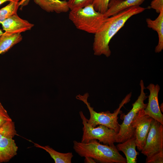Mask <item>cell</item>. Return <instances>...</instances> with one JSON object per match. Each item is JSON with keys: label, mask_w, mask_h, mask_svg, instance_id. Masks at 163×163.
Listing matches in <instances>:
<instances>
[{"label": "cell", "mask_w": 163, "mask_h": 163, "mask_svg": "<svg viewBox=\"0 0 163 163\" xmlns=\"http://www.w3.org/2000/svg\"><path fill=\"white\" fill-rule=\"evenodd\" d=\"M18 147L12 138L0 139V163L9 161L17 154Z\"/></svg>", "instance_id": "11"}, {"label": "cell", "mask_w": 163, "mask_h": 163, "mask_svg": "<svg viewBox=\"0 0 163 163\" xmlns=\"http://www.w3.org/2000/svg\"><path fill=\"white\" fill-rule=\"evenodd\" d=\"M73 143L74 150L81 157H90L102 163H126L115 145L102 144L96 139L86 143L75 140Z\"/></svg>", "instance_id": "2"}, {"label": "cell", "mask_w": 163, "mask_h": 163, "mask_svg": "<svg viewBox=\"0 0 163 163\" xmlns=\"http://www.w3.org/2000/svg\"><path fill=\"white\" fill-rule=\"evenodd\" d=\"M131 96V92L128 94L120 103L118 107L113 113H110L109 111L98 113L94 111L88 101L89 96L88 93L83 95L79 94L76 96V98L83 101L86 105L90 114L89 119H87V122L90 125L94 127L100 125H103L113 129L118 133L120 129L119 124L117 122L118 115L121 113L122 107L130 101Z\"/></svg>", "instance_id": "4"}, {"label": "cell", "mask_w": 163, "mask_h": 163, "mask_svg": "<svg viewBox=\"0 0 163 163\" xmlns=\"http://www.w3.org/2000/svg\"><path fill=\"white\" fill-rule=\"evenodd\" d=\"M141 152L147 157L145 161L155 155L163 154V125L154 119Z\"/></svg>", "instance_id": "7"}, {"label": "cell", "mask_w": 163, "mask_h": 163, "mask_svg": "<svg viewBox=\"0 0 163 163\" xmlns=\"http://www.w3.org/2000/svg\"><path fill=\"white\" fill-rule=\"evenodd\" d=\"M16 135L14 123L12 120L7 121L0 126V139L5 137L13 138Z\"/></svg>", "instance_id": "19"}, {"label": "cell", "mask_w": 163, "mask_h": 163, "mask_svg": "<svg viewBox=\"0 0 163 163\" xmlns=\"http://www.w3.org/2000/svg\"><path fill=\"white\" fill-rule=\"evenodd\" d=\"M11 120H12L7 110L0 102V126L7 121Z\"/></svg>", "instance_id": "22"}, {"label": "cell", "mask_w": 163, "mask_h": 163, "mask_svg": "<svg viewBox=\"0 0 163 163\" xmlns=\"http://www.w3.org/2000/svg\"><path fill=\"white\" fill-rule=\"evenodd\" d=\"M35 146L43 149L47 152L51 157L54 160L55 163H71L73 155L72 152L63 153L58 152L48 145L41 146L39 144L34 143L31 140Z\"/></svg>", "instance_id": "16"}, {"label": "cell", "mask_w": 163, "mask_h": 163, "mask_svg": "<svg viewBox=\"0 0 163 163\" xmlns=\"http://www.w3.org/2000/svg\"><path fill=\"white\" fill-rule=\"evenodd\" d=\"M149 91L148 102L144 110V113L163 125V115L160 108L158 94L160 90L159 85L157 84H149L146 88Z\"/></svg>", "instance_id": "9"}, {"label": "cell", "mask_w": 163, "mask_h": 163, "mask_svg": "<svg viewBox=\"0 0 163 163\" xmlns=\"http://www.w3.org/2000/svg\"><path fill=\"white\" fill-rule=\"evenodd\" d=\"M135 138L134 136L117 145L119 151H122L126 157V163H136L139 153L136 151Z\"/></svg>", "instance_id": "14"}, {"label": "cell", "mask_w": 163, "mask_h": 163, "mask_svg": "<svg viewBox=\"0 0 163 163\" xmlns=\"http://www.w3.org/2000/svg\"><path fill=\"white\" fill-rule=\"evenodd\" d=\"M4 33L0 29V37L1 35L3 34Z\"/></svg>", "instance_id": "28"}, {"label": "cell", "mask_w": 163, "mask_h": 163, "mask_svg": "<svg viewBox=\"0 0 163 163\" xmlns=\"http://www.w3.org/2000/svg\"><path fill=\"white\" fill-rule=\"evenodd\" d=\"M150 6L152 8L159 14L161 11L163 10V0H152Z\"/></svg>", "instance_id": "23"}, {"label": "cell", "mask_w": 163, "mask_h": 163, "mask_svg": "<svg viewBox=\"0 0 163 163\" xmlns=\"http://www.w3.org/2000/svg\"><path fill=\"white\" fill-rule=\"evenodd\" d=\"M144 110L141 109L138 112L131 124L134 130V136L135 138L136 147L138 150L141 151L145 145L151 123L153 119L145 114Z\"/></svg>", "instance_id": "8"}, {"label": "cell", "mask_w": 163, "mask_h": 163, "mask_svg": "<svg viewBox=\"0 0 163 163\" xmlns=\"http://www.w3.org/2000/svg\"><path fill=\"white\" fill-rule=\"evenodd\" d=\"M146 8L133 6L127 8L118 13L107 18L98 31L94 34L93 43L94 54L102 55L108 57L111 54L109 44L110 40L133 15L140 13Z\"/></svg>", "instance_id": "1"}, {"label": "cell", "mask_w": 163, "mask_h": 163, "mask_svg": "<svg viewBox=\"0 0 163 163\" xmlns=\"http://www.w3.org/2000/svg\"><path fill=\"white\" fill-rule=\"evenodd\" d=\"M69 10L75 11L92 4L94 0H66Z\"/></svg>", "instance_id": "20"}, {"label": "cell", "mask_w": 163, "mask_h": 163, "mask_svg": "<svg viewBox=\"0 0 163 163\" xmlns=\"http://www.w3.org/2000/svg\"><path fill=\"white\" fill-rule=\"evenodd\" d=\"M35 3L47 12L60 13L69 10L67 1L60 0H34Z\"/></svg>", "instance_id": "13"}, {"label": "cell", "mask_w": 163, "mask_h": 163, "mask_svg": "<svg viewBox=\"0 0 163 163\" xmlns=\"http://www.w3.org/2000/svg\"><path fill=\"white\" fill-rule=\"evenodd\" d=\"M29 0H21L20 2H19V5H23L24 4H25L26 2H27Z\"/></svg>", "instance_id": "26"}, {"label": "cell", "mask_w": 163, "mask_h": 163, "mask_svg": "<svg viewBox=\"0 0 163 163\" xmlns=\"http://www.w3.org/2000/svg\"><path fill=\"white\" fill-rule=\"evenodd\" d=\"M110 0H94L92 4L96 11L104 14L108 9V5Z\"/></svg>", "instance_id": "21"}, {"label": "cell", "mask_w": 163, "mask_h": 163, "mask_svg": "<svg viewBox=\"0 0 163 163\" xmlns=\"http://www.w3.org/2000/svg\"><path fill=\"white\" fill-rule=\"evenodd\" d=\"M84 162L85 163H96L95 160L91 157L86 156L85 157Z\"/></svg>", "instance_id": "24"}, {"label": "cell", "mask_w": 163, "mask_h": 163, "mask_svg": "<svg viewBox=\"0 0 163 163\" xmlns=\"http://www.w3.org/2000/svg\"><path fill=\"white\" fill-rule=\"evenodd\" d=\"M20 0H0V5L4 3L7 1H16L19 2Z\"/></svg>", "instance_id": "25"}, {"label": "cell", "mask_w": 163, "mask_h": 163, "mask_svg": "<svg viewBox=\"0 0 163 163\" xmlns=\"http://www.w3.org/2000/svg\"><path fill=\"white\" fill-rule=\"evenodd\" d=\"M145 0H110L107 11L104 14L107 18L133 6H140Z\"/></svg>", "instance_id": "12"}, {"label": "cell", "mask_w": 163, "mask_h": 163, "mask_svg": "<svg viewBox=\"0 0 163 163\" xmlns=\"http://www.w3.org/2000/svg\"><path fill=\"white\" fill-rule=\"evenodd\" d=\"M19 2L11 1L8 4L0 9V23L16 14Z\"/></svg>", "instance_id": "18"}, {"label": "cell", "mask_w": 163, "mask_h": 163, "mask_svg": "<svg viewBox=\"0 0 163 163\" xmlns=\"http://www.w3.org/2000/svg\"><path fill=\"white\" fill-rule=\"evenodd\" d=\"M21 33L10 34L4 32L0 37V54L3 53L22 40Z\"/></svg>", "instance_id": "17"}, {"label": "cell", "mask_w": 163, "mask_h": 163, "mask_svg": "<svg viewBox=\"0 0 163 163\" xmlns=\"http://www.w3.org/2000/svg\"><path fill=\"white\" fill-rule=\"evenodd\" d=\"M69 18L77 29L94 34L107 18L104 14L95 11L92 4L77 10L70 11Z\"/></svg>", "instance_id": "3"}, {"label": "cell", "mask_w": 163, "mask_h": 163, "mask_svg": "<svg viewBox=\"0 0 163 163\" xmlns=\"http://www.w3.org/2000/svg\"><path fill=\"white\" fill-rule=\"evenodd\" d=\"M79 113L83 125L81 142L86 143L92 140L96 139L104 144L114 145L117 133L113 129L102 125L97 127H93L88 123L87 119L82 111H80Z\"/></svg>", "instance_id": "6"}, {"label": "cell", "mask_w": 163, "mask_h": 163, "mask_svg": "<svg viewBox=\"0 0 163 163\" xmlns=\"http://www.w3.org/2000/svg\"><path fill=\"white\" fill-rule=\"evenodd\" d=\"M5 32L10 34L21 33L30 30L34 25L20 18L17 14L1 22Z\"/></svg>", "instance_id": "10"}, {"label": "cell", "mask_w": 163, "mask_h": 163, "mask_svg": "<svg viewBox=\"0 0 163 163\" xmlns=\"http://www.w3.org/2000/svg\"><path fill=\"white\" fill-rule=\"evenodd\" d=\"M148 27L156 31L158 33V41L155 49L156 53H159L163 50V10L160 11L158 17L154 20L146 19Z\"/></svg>", "instance_id": "15"}, {"label": "cell", "mask_w": 163, "mask_h": 163, "mask_svg": "<svg viewBox=\"0 0 163 163\" xmlns=\"http://www.w3.org/2000/svg\"><path fill=\"white\" fill-rule=\"evenodd\" d=\"M160 107V108L161 110V111L163 112V103L161 104L160 106H159Z\"/></svg>", "instance_id": "27"}, {"label": "cell", "mask_w": 163, "mask_h": 163, "mask_svg": "<svg viewBox=\"0 0 163 163\" xmlns=\"http://www.w3.org/2000/svg\"><path fill=\"white\" fill-rule=\"evenodd\" d=\"M139 85L140 95L137 100L132 104V109L125 116L122 123L119 124L120 129L116 136V142H123L134 136V130L131 124L133 120L138 112L141 109H145L147 105V104L144 103V101L148 97L144 91L146 88L142 80L140 81Z\"/></svg>", "instance_id": "5"}]
</instances>
